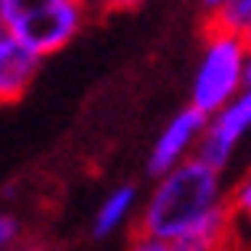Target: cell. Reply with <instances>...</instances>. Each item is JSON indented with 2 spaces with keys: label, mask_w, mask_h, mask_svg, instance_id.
I'll return each instance as SVG.
<instances>
[{
  "label": "cell",
  "mask_w": 251,
  "mask_h": 251,
  "mask_svg": "<svg viewBox=\"0 0 251 251\" xmlns=\"http://www.w3.org/2000/svg\"><path fill=\"white\" fill-rule=\"evenodd\" d=\"M225 173H215L199 160L157 176L150 196L140 205L137 232L173 251H232L235 219L225 205Z\"/></svg>",
  "instance_id": "cell-1"
},
{
  "label": "cell",
  "mask_w": 251,
  "mask_h": 251,
  "mask_svg": "<svg viewBox=\"0 0 251 251\" xmlns=\"http://www.w3.org/2000/svg\"><path fill=\"white\" fill-rule=\"evenodd\" d=\"M242 92H251V49L248 39L212 33L205 36V46L199 52L189 85V108L209 118L222 104L238 98Z\"/></svg>",
  "instance_id": "cell-2"
},
{
  "label": "cell",
  "mask_w": 251,
  "mask_h": 251,
  "mask_svg": "<svg viewBox=\"0 0 251 251\" xmlns=\"http://www.w3.org/2000/svg\"><path fill=\"white\" fill-rule=\"evenodd\" d=\"M85 20L88 7L75 0H0V26L39 59L69 46Z\"/></svg>",
  "instance_id": "cell-3"
},
{
  "label": "cell",
  "mask_w": 251,
  "mask_h": 251,
  "mask_svg": "<svg viewBox=\"0 0 251 251\" xmlns=\"http://www.w3.org/2000/svg\"><path fill=\"white\" fill-rule=\"evenodd\" d=\"M248 127H251V92H242L238 98H232L228 104H222L219 111L205 118L193 157L215 173H225L232 167Z\"/></svg>",
  "instance_id": "cell-4"
},
{
  "label": "cell",
  "mask_w": 251,
  "mask_h": 251,
  "mask_svg": "<svg viewBox=\"0 0 251 251\" xmlns=\"http://www.w3.org/2000/svg\"><path fill=\"white\" fill-rule=\"evenodd\" d=\"M202 124H205V118L199 111H193L189 104L179 108V111L167 121V127L157 134L153 147H150V157H147L150 173H153V176H163L167 170L193 160L196 144H199V134H202Z\"/></svg>",
  "instance_id": "cell-5"
},
{
  "label": "cell",
  "mask_w": 251,
  "mask_h": 251,
  "mask_svg": "<svg viewBox=\"0 0 251 251\" xmlns=\"http://www.w3.org/2000/svg\"><path fill=\"white\" fill-rule=\"evenodd\" d=\"M43 59L0 26V104H13L29 92Z\"/></svg>",
  "instance_id": "cell-6"
},
{
  "label": "cell",
  "mask_w": 251,
  "mask_h": 251,
  "mask_svg": "<svg viewBox=\"0 0 251 251\" xmlns=\"http://www.w3.org/2000/svg\"><path fill=\"white\" fill-rule=\"evenodd\" d=\"M134 212H137V186H134V183L114 186L111 193L98 202V209H95L92 235L95 238H108V235L121 232V228H127V225L134 222Z\"/></svg>",
  "instance_id": "cell-7"
},
{
  "label": "cell",
  "mask_w": 251,
  "mask_h": 251,
  "mask_svg": "<svg viewBox=\"0 0 251 251\" xmlns=\"http://www.w3.org/2000/svg\"><path fill=\"white\" fill-rule=\"evenodd\" d=\"M209 29L212 33H228V36L248 39L251 33V0H225L222 7L209 13Z\"/></svg>",
  "instance_id": "cell-8"
},
{
  "label": "cell",
  "mask_w": 251,
  "mask_h": 251,
  "mask_svg": "<svg viewBox=\"0 0 251 251\" xmlns=\"http://www.w3.org/2000/svg\"><path fill=\"white\" fill-rule=\"evenodd\" d=\"M225 205H228L235 222L248 219V212H251V179L248 176H242L238 183H232V186L225 189Z\"/></svg>",
  "instance_id": "cell-9"
},
{
  "label": "cell",
  "mask_w": 251,
  "mask_h": 251,
  "mask_svg": "<svg viewBox=\"0 0 251 251\" xmlns=\"http://www.w3.org/2000/svg\"><path fill=\"white\" fill-rule=\"evenodd\" d=\"M17 235H20V225L13 215H0V251H10L17 245Z\"/></svg>",
  "instance_id": "cell-10"
},
{
  "label": "cell",
  "mask_w": 251,
  "mask_h": 251,
  "mask_svg": "<svg viewBox=\"0 0 251 251\" xmlns=\"http://www.w3.org/2000/svg\"><path fill=\"white\" fill-rule=\"evenodd\" d=\"M127 251H173L167 242H157V238H150V235H134L130 238V245H127Z\"/></svg>",
  "instance_id": "cell-11"
},
{
  "label": "cell",
  "mask_w": 251,
  "mask_h": 251,
  "mask_svg": "<svg viewBox=\"0 0 251 251\" xmlns=\"http://www.w3.org/2000/svg\"><path fill=\"white\" fill-rule=\"evenodd\" d=\"M144 3V0H92V7H104V10H130Z\"/></svg>",
  "instance_id": "cell-12"
},
{
  "label": "cell",
  "mask_w": 251,
  "mask_h": 251,
  "mask_svg": "<svg viewBox=\"0 0 251 251\" xmlns=\"http://www.w3.org/2000/svg\"><path fill=\"white\" fill-rule=\"evenodd\" d=\"M10 251H46V248H39V245H13Z\"/></svg>",
  "instance_id": "cell-13"
},
{
  "label": "cell",
  "mask_w": 251,
  "mask_h": 251,
  "mask_svg": "<svg viewBox=\"0 0 251 251\" xmlns=\"http://www.w3.org/2000/svg\"><path fill=\"white\" fill-rule=\"evenodd\" d=\"M222 3H225V0H202V7H205V10H209V13H212V10H215V7H222Z\"/></svg>",
  "instance_id": "cell-14"
},
{
  "label": "cell",
  "mask_w": 251,
  "mask_h": 251,
  "mask_svg": "<svg viewBox=\"0 0 251 251\" xmlns=\"http://www.w3.org/2000/svg\"><path fill=\"white\" fill-rule=\"evenodd\" d=\"M75 3H82V7H92V0H75Z\"/></svg>",
  "instance_id": "cell-15"
}]
</instances>
